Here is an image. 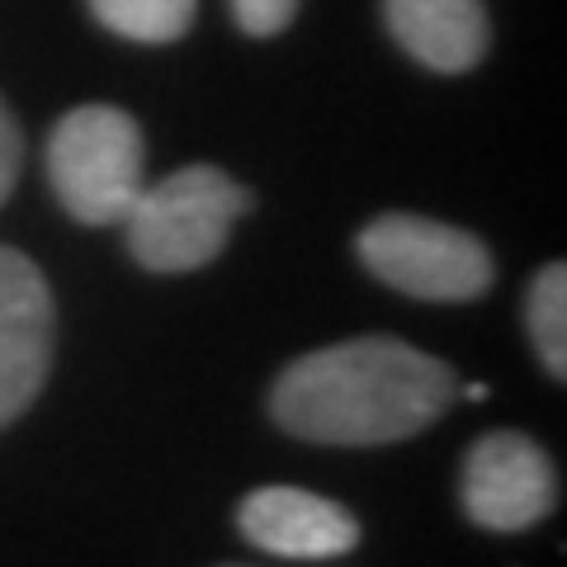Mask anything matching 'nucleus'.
Masks as SVG:
<instances>
[{
	"mask_svg": "<svg viewBox=\"0 0 567 567\" xmlns=\"http://www.w3.org/2000/svg\"><path fill=\"white\" fill-rule=\"evenodd\" d=\"M458 398L445 360L398 336H354L308 350L275 379L270 412L312 445H393L435 425Z\"/></svg>",
	"mask_w": 567,
	"mask_h": 567,
	"instance_id": "f257e3e1",
	"label": "nucleus"
},
{
	"mask_svg": "<svg viewBox=\"0 0 567 567\" xmlns=\"http://www.w3.org/2000/svg\"><path fill=\"white\" fill-rule=\"evenodd\" d=\"M251 208L233 175L218 166H181L166 181L142 185L128 218V251L152 275H189L218 260L227 233Z\"/></svg>",
	"mask_w": 567,
	"mask_h": 567,
	"instance_id": "f03ea898",
	"label": "nucleus"
},
{
	"mask_svg": "<svg viewBox=\"0 0 567 567\" xmlns=\"http://www.w3.org/2000/svg\"><path fill=\"white\" fill-rule=\"evenodd\" d=\"M48 181L85 227H114L142 194V133L114 104H81L48 137Z\"/></svg>",
	"mask_w": 567,
	"mask_h": 567,
	"instance_id": "7ed1b4c3",
	"label": "nucleus"
},
{
	"mask_svg": "<svg viewBox=\"0 0 567 567\" xmlns=\"http://www.w3.org/2000/svg\"><path fill=\"white\" fill-rule=\"evenodd\" d=\"M364 270L421 303H473L492 289V256L464 227L416 218V213H383L354 241Z\"/></svg>",
	"mask_w": 567,
	"mask_h": 567,
	"instance_id": "20e7f679",
	"label": "nucleus"
},
{
	"mask_svg": "<svg viewBox=\"0 0 567 567\" xmlns=\"http://www.w3.org/2000/svg\"><path fill=\"white\" fill-rule=\"evenodd\" d=\"M464 511L492 535H520L558 506V468L520 431H492L464 458Z\"/></svg>",
	"mask_w": 567,
	"mask_h": 567,
	"instance_id": "39448f33",
	"label": "nucleus"
},
{
	"mask_svg": "<svg viewBox=\"0 0 567 567\" xmlns=\"http://www.w3.org/2000/svg\"><path fill=\"white\" fill-rule=\"evenodd\" d=\"M52 336V289L43 270L14 246H0V431L20 421L48 383Z\"/></svg>",
	"mask_w": 567,
	"mask_h": 567,
	"instance_id": "423d86ee",
	"label": "nucleus"
},
{
	"mask_svg": "<svg viewBox=\"0 0 567 567\" xmlns=\"http://www.w3.org/2000/svg\"><path fill=\"white\" fill-rule=\"evenodd\" d=\"M241 535L275 558L322 563L341 558L360 544V520L341 502L303 487H260L237 511Z\"/></svg>",
	"mask_w": 567,
	"mask_h": 567,
	"instance_id": "0eeeda50",
	"label": "nucleus"
},
{
	"mask_svg": "<svg viewBox=\"0 0 567 567\" xmlns=\"http://www.w3.org/2000/svg\"><path fill=\"white\" fill-rule=\"evenodd\" d=\"M388 33L440 76H458L483 62L492 24L483 0H383Z\"/></svg>",
	"mask_w": 567,
	"mask_h": 567,
	"instance_id": "6e6552de",
	"label": "nucleus"
},
{
	"mask_svg": "<svg viewBox=\"0 0 567 567\" xmlns=\"http://www.w3.org/2000/svg\"><path fill=\"white\" fill-rule=\"evenodd\" d=\"M91 14L118 39L162 48L189 33L199 0H91Z\"/></svg>",
	"mask_w": 567,
	"mask_h": 567,
	"instance_id": "1a4fd4ad",
	"label": "nucleus"
},
{
	"mask_svg": "<svg viewBox=\"0 0 567 567\" xmlns=\"http://www.w3.org/2000/svg\"><path fill=\"white\" fill-rule=\"evenodd\" d=\"M525 322H529V341L539 350V364L554 379H567V270L558 260L544 265L535 284H529Z\"/></svg>",
	"mask_w": 567,
	"mask_h": 567,
	"instance_id": "9d476101",
	"label": "nucleus"
},
{
	"mask_svg": "<svg viewBox=\"0 0 567 567\" xmlns=\"http://www.w3.org/2000/svg\"><path fill=\"white\" fill-rule=\"evenodd\" d=\"M293 14H298V0H233V20L251 39H275V33L293 24Z\"/></svg>",
	"mask_w": 567,
	"mask_h": 567,
	"instance_id": "9b49d317",
	"label": "nucleus"
},
{
	"mask_svg": "<svg viewBox=\"0 0 567 567\" xmlns=\"http://www.w3.org/2000/svg\"><path fill=\"white\" fill-rule=\"evenodd\" d=\"M20 162H24V137H20V123H14L10 104L0 100V204L10 199L14 181H20Z\"/></svg>",
	"mask_w": 567,
	"mask_h": 567,
	"instance_id": "f8f14e48",
	"label": "nucleus"
}]
</instances>
